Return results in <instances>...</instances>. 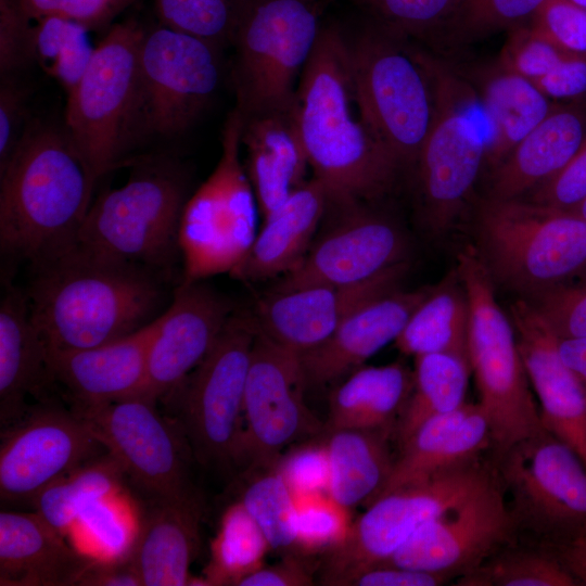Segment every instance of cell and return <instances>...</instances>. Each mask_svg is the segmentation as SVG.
<instances>
[{
  "label": "cell",
  "instance_id": "43",
  "mask_svg": "<svg viewBox=\"0 0 586 586\" xmlns=\"http://www.w3.org/2000/svg\"><path fill=\"white\" fill-rule=\"evenodd\" d=\"M253 0H153L160 24L199 37L220 49L231 47Z\"/></svg>",
  "mask_w": 586,
  "mask_h": 586
},
{
  "label": "cell",
  "instance_id": "56",
  "mask_svg": "<svg viewBox=\"0 0 586 586\" xmlns=\"http://www.w3.org/2000/svg\"><path fill=\"white\" fill-rule=\"evenodd\" d=\"M314 574L311 556L289 553L280 562L245 576L238 586H309L314 585Z\"/></svg>",
  "mask_w": 586,
  "mask_h": 586
},
{
  "label": "cell",
  "instance_id": "24",
  "mask_svg": "<svg viewBox=\"0 0 586 586\" xmlns=\"http://www.w3.org/2000/svg\"><path fill=\"white\" fill-rule=\"evenodd\" d=\"M155 320L135 333L99 346L47 351L52 381L64 388L74 409L141 396Z\"/></svg>",
  "mask_w": 586,
  "mask_h": 586
},
{
  "label": "cell",
  "instance_id": "39",
  "mask_svg": "<svg viewBox=\"0 0 586 586\" xmlns=\"http://www.w3.org/2000/svg\"><path fill=\"white\" fill-rule=\"evenodd\" d=\"M239 502L258 525L270 548L283 556L296 551L295 495L278 467L239 473Z\"/></svg>",
  "mask_w": 586,
  "mask_h": 586
},
{
  "label": "cell",
  "instance_id": "61",
  "mask_svg": "<svg viewBox=\"0 0 586 586\" xmlns=\"http://www.w3.org/2000/svg\"><path fill=\"white\" fill-rule=\"evenodd\" d=\"M572 211L577 213L586 221V199Z\"/></svg>",
  "mask_w": 586,
  "mask_h": 586
},
{
  "label": "cell",
  "instance_id": "29",
  "mask_svg": "<svg viewBox=\"0 0 586 586\" xmlns=\"http://www.w3.org/2000/svg\"><path fill=\"white\" fill-rule=\"evenodd\" d=\"M492 447L488 422L480 406L461 407L424 422L400 446L380 496L480 459Z\"/></svg>",
  "mask_w": 586,
  "mask_h": 586
},
{
  "label": "cell",
  "instance_id": "38",
  "mask_svg": "<svg viewBox=\"0 0 586 586\" xmlns=\"http://www.w3.org/2000/svg\"><path fill=\"white\" fill-rule=\"evenodd\" d=\"M124 471L109 453L54 481L34 499L36 512L58 531L67 530L84 508L114 491Z\"/></svg>",
  "mask_w": 586,
  "mask_h": 586
},
{
  "label": "cell",
  "instance_id": "20",
  "mask_svg": "<svg viewBox=\"0 0 586 586\" xmlns=\"http://www.w3.org/2000/svg\"><path fill=\"white\" fill-rule=\"evenodd\" d=\"M0 497L33 499L54 481L106 453L74 411L49 403L1 431Z\"/></svg>",
  "mask_w": 586,
  "mask_h": 586
},
{
  "label": "cell",
  "instance_id": "7",
  "mask_svg": "<svg viewBox=\"0 0 586 586\" xmlns=\"http://www.w3.org/2000/svg\"><path fill=\"white\" fill-rule=\"evenodd\" d=\"M344 33L357 95L374 136L399 170L415 168L435 113L424 64L408 38L371 18Z\"/></svg>",
  "mask_w": 586,
  "mask_h": 586
},
{
  "label": "cell",
  "instance_id": "28",
  "mask_svg": "<svg viewBox=\"0 0 586 586\" xmlns=\"http://www.w3.org/2000/svg\"><path fill=\"white\" fill-rule=\"evenodd\" d=\"M328 202L324 184L315 177L308 179L263 219L250 250L230 276L257 282L282 277L295 268L320 228Z\"/></svg>",
  "mask_w": 586,
  "mask_h": 586
},
{
  "label": "cell",
  "instance_id": "52",
  "mask_svg": "<svg viewBox=\"0 0 586 586\" xmlns=\"http://www.w3.org/2000/svg\"><path fill=\"white\" fill-rule=\"evenodd\" d=\"M30 89L22 74L0 75V166L8 161L29 122Z\"/></svg>",
  "mask_w": 586,
  "mask_h": 586
},
{
  "label": "cell",
  "instance_id": "9",
  "mask_svg": "<svg viewBox=\"0 0 586 586\" xmlns=\"http://www.w3.org/2000/svg\"><path fill=\"white\" fill-rule=\"evenodd\" d=\"M456 271L469 302V362L480 395L477 405L498 456L545 429L513 324L496 300L489 272L471 249L458 255Z\"/></svg>",
  "mask_w": 586,
  "mask_h": 586
},
{
  "label": "cell",
  "instance_id": "63",
  "mask_svg": "<svg viewBox=\"0 0 586 586\" xmlns=\"http://www.w3.org/2000/svg\"><path fill=\"white\" fill-rule=\"evenodd\" d=\"M330 0H320L321 5L323 7L326 3H328Z\"/></svg>",
  "mask_w": 586,
  "mask_h": 586
},
{
  "label": "cell",
  "instance_id": "19",
  "mask_svg": "<svg viewBox=\"0 0 586 586\" xmlns=\"http://www.w3.org/2000/svg\"><path fill=\"white\" fill-rule=\"evenodd\" d=\"M518 528L495 470L483 486L423 524L379 566H399L458 578L509 545Z\"/></svg>",
  "mask_w": 586,
  "mask_h": 586
},
{
  "label": "cell",
  "instance_id": "13",
  "mask_svg": "<svg viewBox=\"0 0 586 586\" xmlns=\"http://www.w3.org/2000/svg\"><path fill=\"white\" fill-rule=\"evenodd\" d=\"M494 472L477 459L378 497L352 523L344 542L326 553L320 584L348 586L360 573L381 565L418 528L461 504Z\"/></svg>",
  "mask_w": 586,
  "mask_h": 586
},
{
  "label": "cell",
  "instance_id": "17",
  "mask_svg": "<svg viewBox=\"0 0 586 586\" xmlns=\"http://www.w3.org/2000/svg\"><path fill=\"white\" fill-rule=\"evenodd\" d=\"M300 355L257 331L249 369L238 470L276 467L292 443L323 434L305 404Z\"/></svg>",
  "mask_w": 586,
  "mask_h": 586
},
{
  "label": "cell",
  "instance_id": "46",
  "mask_svg": "<svg viewBox=\"0 0 586 586\" xmlns=\"http://www.w3.org/2000/svg\"><path fill=\"white\" fill-rule=\"evenodd\" d=\"M548 0H462L445 36L468 41L528 25Z\"/></svg>",
  "mask_w": 586,
  "mask_h": 586
},
{
  "label": "cell",
  "instance_id": "5",
  "mask_svg": "<svg viewBox=\"0 0 586 586\" xmlns=\"http://www.w3.org/2000/svg\"><path fill=\"white\" fill-rule=\"evenodd\" d=\"M415 48L435 101L434 119L415 167L419 205L424 226L441 234L471 198L486 161L491 125L476 89L446 62Z\"/></svg>",
  "mask_w": 586,
  "mask_h": 586
},
{
  "label": "cell",
  "instance_id": "11",
  "mask_svg": "<svg viewBox=\"0 0 586 586\" xmlns=\"http://www.w3.org/2000/svg\"><path fill=\"white\" fill-rule=\"evenodd\" d=\"M320 0H253L237 30L231 80L241 116L296 102L323 22Z\"/></svg>",
  "mask_w": 586,
  "mask_h": 586
},
{
  "label": "cell",
  "instance_id": "1",
  "mask_svg": "<svg viewBox=\"0 0 586 586\" xmlns=\"http://www.w3.org/2000/svg\"><path fill=\"white\" fill-rule=\"evenodd\" d=\"M34 270L26 296L47 351L90 348L125 337L157 319L171 301L165 276L77 247Z\"/></svg>",
  "mask_w": 586,
  "mask_h": 586
},
{
  "label": "cell",
  "instance_id": "47",
  "mask_svg": "<svg viewBox=\"0 0 586 586\" xmlns=\"http://www.w3.org/2000/svg\"><path fill=\"white\" fill-rule=\"evenodd\" d=\"M568 54L528 24L509 31L498 64L534 82Z\"/></svg>",
  "mask_w": 586,
  "mask_h": 586
},
{
  "label": "cell",
  "instance_id": "62",
  "mask_svg": "<svg viewBox=\"0 0 586 586\" xmlns=\"http://www.w3.org/2000/svg\"><path fill=\"white\" fill-rule=\"evenodd\" d=\"M573 2L586 8V0H572Z\"/></svg>",
  "mask_w": 586,
  "mask_h": 586
},
{
  "label": "cell",
  "instance_id": "44",
  "mask_svg": "<svg viewBox=\"0 0 586 586\" xmlns=\"http://www.w3.org/2000/svg\"><path fill=\"white\" fill-rule=\"evenodd\" d=\"M334 1L330 0L329 2ZM370 18L406 38L445 34L462 0H349Z\"/></svg>",
  "mask_w": 586,
  "mask_h": 586
},
{
  "label": "cell",
  "instance_id": "25",
  "mask_svg": "<svg viewBox=\"0 0 586 586\" xmlns=\"http://www.w3.org/2000/svg\"><path fill=\"white\" fill-rule=\"evenodd\" d=\"M432 288L398 289L356 309L327 341L300 355L306 387H324L348 375L394 342Z\"/></svg>",
  "mask_w": 586,
  "mask_h": 586
},
{
  "label": "cell",
  "instance_id": "23",
  "mask_svg": "<svg viewBox=\"0 0 586 586\" xmlns=\"http://www.w3.org/2000/svg\"><path fill=\"white\" fill-rule=\"evenodd\" d=\"M510 315L530 383L539 400L543 426L586 467V391L563 362L558 335L538 309L519 298L512 303Z\"/></svg>",
  "mask_w": 586,
  "mask_h": 586
},
{
  "label": "cell",
  "instance_id": "45",
  "mask_svg": "<svg viewBox=\"0 0 586 586\" xmlns=\"http://www.w3.org/2000/svg\"><path fill=\"white\" fill-rule=\"evenodd\" d=\"M295 502L297 553L326 555L344 542L353 523L349 508L329 493L295 495Z\"/></svg>",
  "mask_w": 586,
  "mask_h": 586
},
{
  "label": "cell",
  "instance_id": "37",
  "mask_svg": "<svg viewBox=\"0 0 586 586\" xmlns=\"http://www.w3.org/2000/svg\"><path fill=\"white\" fill-rule=\"evenodd\" d=\"M469 359L449 353L415 357L413 386L396 423L399 447L428 420L450 412L466 402Z\"/></svg>",
  "mask_w": 586,
  "mask_h": 586
},
{
  "label": "cell",
  "instance_id": "57",
  "mask_svg": "<svg viewBox=\"0 0 586 586\" xmlns=\"http://www.w3.org/2000/svg\"><path fill=\"white\" fill-rule=\"evenodd\" d=\"M450 579L440 573L399 566H377L354 577L348 586H437Z\"/></svg>",
  "mask_w": 586,
  "mask_h": 586
},
{
  "label": "cell",
  "instance_id": "27",
  "mask_svg": "<svg viewBox=\"0 0 586 586\" xmlns=\"http://www.w3.org/2000/svg\"><path fill=\"white\" fill-rule=\"evenodd\" d=\"M203 501L200 494L150 501L127 559L142 586L196 585L190 565L200 547Z\"/></svg>",
  "mask_w": 586,
  "mask_h": 586
},
{
  "label": "cell",
  "instance_id": "51",
  "mask_svg": "<svg viewBox=\"0 0 586 586\" xmlns=\"http://www.w3.org/2000/svg\"><path fill=\"white\" fill-rule=\"evenodd\" d=\"M531 25L565 53L586 56V8L572 0H548Z\"/></svg>",
  "mask_w": 586,
  "mask_h": 586
},
{
  "label": "cell",
  "instance_id": "32",
  "mask_svg": "<svg viewBox=\"0 0 586 586\" xmlns=\"http://www.w3.org/2000/svg\"><path fill=\"white\" fill-rule=\"evenodd\" d=\"M586 140V114L557 105L493 170L489 198L519 199L557 174Z\"/></svg>",
  "mask_w": 586,
  "mask_h": 586
},
{
  "label": "cell",
  "instance_id": "30",
  "mask_svg": "<svg viewBox=\"0 0 586 586\" xmlns=\"http://www.w3.org/2000/svg\"><path fill=\"white\" fill-rule=\"evenodd\" d=\"M90 562L39 513L1 511L0 585L77 586Z\"/></svg>",
  "mask_w": 586,
  "mask_h": 586
},
{
  "label": "cell",
  "instance_id": "40",
  "mask_svg": "<svg viewBox=\"0 0 586 586\" xmlns=\"http://www.w3.org/2000/svg\"><path fill=\"white\" fill-rule=\"evenodd\" d=\"M211 549L205 585L238 586L245 576L264 566V558L271 548L258 525L237 501L225 511Z\"/></svg>",
  "mask_w": 586,
  "mask_h": 586
},
{
  "label": "cell",
  "instance_id": "49",
  "mask_svg": "<svg viewBox=\"0 0 586 586\" xmlns=\"http://www.w3.org/2000/svg\"><path fill=\"white\" fill-rule=\"evenodd\" d=\"M277 467L294 495L329 493L330 469L324 437L301 442L283 453Z\"/></svg>",
  "mask_w": 586,
  "mask_h": 586
},
{
  "label": "cell",
  "instance_id": "26",
  "mask_svg": "<svg viewBox=\"0 0 586 586\" xmlns=\"http://www.w3.org/2000/svg\"><path fill=\"white\" fill-rule=\"evenodd\" d=\"M241 118L243 164L264 219L308 180L309 162L297 123L296 102Z\"/></svg>",
  "mask_w": 586,
  "mask_h": 586
},
{
  "label": "cell",
  "instance_id": "53",
  "mask_svg": "<svg viewBox=\"0 0 586 586\" xmlns=\"http://www.w3.org/2000/svg\"><path fill=\"white\" fill-rule=\"evenodd\" d=\"M33 22L17 0H0V75L22 74L31 66Z\"/></svg>",
  "mask_w": 586,
  "mask_h": 586
},
{
  "label": "cell",
  "instance_id": "42",
  "mask_svg": "<svg viewBox=\"0 0 586 586\" xmlns=\"http://www.w3.org/2000/svg\"><path fill=\"white\" fill-rule=\"evenodd\" d=\"M508 546V545H507ZM505 546V547H507ZM502 547L473 570L459 576L463 586H575V577L559 556L535 549Z\"/></svg>",
  "mask_w": 586,
  "mask_h": 586
},
{
  "label": "cell",
  "instance_id": "36",
  "mask_svg": "<svg viewBox=\"0 0 586 586\" xmlns=\"http://www.w3.org/2000/svg\"><path fill=\"white\" fill-rule=\"evenodd\" d=\"M470 309L457 271H453L416 308L395 346L405 355L449 353L469 359Z\"/></svg>",
  "mask_w": 586,
  "mask_h": 586
},
{
  "label": "cell",
  "instance_id": "2",
  "mask_svg": "<svg viewBox=\"0 0 586 586\" xmlns=\"http://www.w3.org/2000/svg\"><path fill=\"white\" fill-rule=\"evenodd\" d=\"M296 117L313 177L330 198L372 202L392 189L399 168L367 120L337 24L323 22L297 86Z\"/></svg>",
  "mask_w": 586,
  "mask_h": 586
},
{
  "label": "cell",
  "instance_id": "50",
  "mask_svg": "<svg viewBox=\"0 0 586 586\" xmlns=\"http://www.w3.org/2000/svg\"><path fill=\"white\" fill-rule=\"evenodd\" d=\"M136 0H17L31 20L47 16L76 22L89 31L106 30L113 21Z\"/></svg>",
  "mask_w": 586,
  "mask_h": 586
},
{
  "label": "cell",
  "instance_id": "35",
  "mask_svg": "<svg viewBox=\"0 0 586 586\" xmlns=\"http://www.w3.org/2000/svg\"><path fill=\"white\" fill-rule=\"evenodd\" d=\"M381 430L342 429L324 433L329 494L346 508L369 506L382 492L395 459Z\"/></svg>",
  "mask_w": 586,
  "mask_h": 586
},
{
  "label": "cell",
  "instance_id": "48",
  "mask_svg": "<svg viewBox=\"0 0 586 586\" xmlns=\"http://www.w3.org/2000/svg\"><path fill=\"white\" fill-rule=\"evenodd\" d=\"M528 301L558 337H586V278L558 284Z\"/></svg>",
  "mask_w": 586,
  "mask_h": 586
},
{
  "label": "cell",
  "instance_id": "58",
  "mask_svg": "<svg viewBox=\"0 0 586 586\" xmlns=\"http://www.w3.org/2000/svg\"><path fill=\"white\" fill-rule=\"evenodd\" d=\"M78 586H142L127 558L115 562H90Z\"/></svg>",
  "mask_w": 586,
  "mask_h": 586
},
{
  "label": "cell",
  "instance_id": "33",
  "mask_svg": "<svg viewBox=\"0 0 586 586\" xmlns=\"http://www.w3.org/2000/svg\"><path fill=\"white\" fill-rule=\"evenodd\" d=\"M412 386L413 372L400 361L357 368L331 392L323 434L342 429L394 433Z\"/></svg>",
  "mask_w": 586,
  "mask_h": 586
},
{
  "label": "cell",
  "instance_id": "8",
  "mask_svg": "<svg viewBox=\"0 0 586 586\" xmlns=\"http://www.w3.org/2000/svg\"><path fill=\"white\" fill-rule=\"evenodd\" d=\"M143 27L112 24L76 87L66 94L65 129L98 181L130 165L140 137L139 48Z\"/></svg>",
  "mask_w": 586,
  "mask_h": 586
},
{
  "label": "cell",
  "instance_id": "59",
  "mask_svg": "<svg viewBox=\"0 0 586 586\" xmlns=\"http://www.w3.org/2000/svg\"><path fill=\"white\" fill-rule=\"evenodd\" d=\"M557 547V555L578 585H586V527Z\"/></svg>",
  "mask_w": 586,
  "mask_h": 586
},
{
  "label": "cell",
  "instance_id": "15",
  "mask_svg": "<svg viewBox=\"0 0 586 586\" xmlns=\"http://www.w3.org/2000/svg\"><path fill=\"white\" fill-rule=\"evenodd\" d=\"M143 397L73 409L117 460L149 501L182 500L199 493L190 475L194 459L176 421Z\"/></svg>",
  "mask_w": 586,
  "mask_h": 586
},
{
  "label": "cell",
  "instance_id": "3",
  "mask_svg": "<svg viewBox=\"0 0 586 586\" xmlns=\"http://www.w3.org/2000/svg\"><path fill=\"white\" fill-rule=\"evenodd\" d=\"M97 181L65 126L31 118L0 166V247L33 267L72 250Z\"/></svg>",
  "mask_w": 586,
  "mask_h": 586
},
{
  "label": "cell",
  "instance_id": "10",
  "mask_svg": "<svg viewBox=\"0 0 586 586\" xmlns=\"http://www.w3.org/2000/svg\"><path fill=\"white\" fill-rule=\"evenodd\" d=\"M257 327L251 310L234 309L211 351L163 400L177 412L194 460L235 471L243 429L244 394Z\"/></svg>",
  "mask_w": 586,
  "mask_h": 586
},
{
  "label": "cell",
  "instance_id": "18",
  "mask_svg": "<svg viewBox=\"0 0 586 586\" xmlns=\"http://www.w3.org/2000/svg\"><path fill=\"white\" fill-rule=\"evenodd\" d=\"M367 201L331 199L320 228L303 259L280 277L271 291L314 284L349 285L408 262L403 230Z\"/></svg>",
  "mask_w": 586,
  "mask_h": 586
},
{
  "label": "cell",
  "instance_id": "60",
  "mask_svg": "<svg viewBox=\"0 0 586 586\" xmlns=\"http://www.w3.org/2000/svg\"><path fill=\"white\" fill-rule=\"evenodd\" d=\"M558 349L563 362L586 391V337H558Z\"/></svg>",
  "mask_w": 586,
  "mask_h": 586
},
{
  "label": "cell",
  "instance_id": "41",
  "mask_svg": "<svg viewBox=\"0 0 586 586\" xmlns=\"http://www.w3.org/2000/svg\"><path fill=\"white\" fill-rule=\"evenodd\" d=\"M82 25L58 16L33 22L30 62L71 92L87 69L95 47Z\"/></svg>",
  "mask_w": 586,
  "mask_h": 586
},
{
  "label": "cell",
  "instance_id": "14",
  "mask_svg": "<svg viewBox=\"0 0 586 586\" xmlns=\"http://www.w3.org/2000/svg\"><path fill=\"white\" fill-rule=\"evenodd\" d=\"M221 49L162 24L143 29L139 48L140 137L186 132L212 101Z\"/></svg>",
  "mask_w": 586,
  "mask_h": 586
},
{
  "label": "cell",
  "instance_id": "12",
  "mask_svg": "<svg viewBox=\"0 0 586 586\" xmlns=\"http://www.w3.org/2000/svg\"><path fill=\"white\" fill-rule=\"evenodd\" d=\"M241 125V115L233 109L224 124L218 163L184 206L180 227L182 282L230 273L257 234L258 206L240 157Z\"/></svg>",
  "mask_w": 586,
  "mask_h": 586
},
{
  "label": "cell",
  "instance_id": "55",
  "mask_svg": "<svg viewBox=\"0 0 586 586\" xmlns=\"http://www.w3.org/2000/svg\"><path fill=\"white\" fill-rule=\"evenodd\" d=\"M534 84L551 101L582 98L586 94V56L568 54Z\"/></svg>",
  "mask_w": 586,
  "mask_h": 586
},
{
  "label": "cell",
  "instance_id": "16",
  "mask_svg": "<svg viewBox=\"0 0 586 586\" xmlns=\"http://www.w3.org/2000/svg\"><path fill=\"white\" fill-rule=\"evenodd\" d=\"M519 527L558 544L586 527V467L546 430L496 456Z\"/></svg>",
  "mask_w": 586,
  "mask_h": 586
},
{
  "label": "cell",
  "instance_id": "4",
  "mask_svg": "<svg viewBox=\"0 0 586 586\" xmlns=\"http://www.w3.org/2000/svg\"><path fill=\"white\" fill-rule=\"evenodd\" d=\"M125 184L92 201L74 247L170 278L179 259L180 227L189 195L181 162L157 154L135 158Z\"/></svg>",
  "mask_w": 586,
  "mask_h": 586
},
{
  "label": "cell",
  "instance_id": "22",
  "mask_svg": "<svg viewBox=\"0 0 586 586\" xmlns=\"http://www.w3.org/2000/svg\"><path fill=\"white\" fill-rule=\"evenodd\" d=\"M201 281L182 282L155 320L140 397L157 403L171 394L211 351L234 308Z\"/></svg>",
  "mask_w": 586,
  "mask_h": 586
},
{
  "label": "cell",
  "instance_id": "21",
  "mask_svg": "<svg viewBox=\"0 0 586 586\" xmlns=\"http://www.w3.org/2000/svg\"><path fill=\"white\" fill-rule=\"evenodd\" d=\"M409 263L398 264L357 284H314L271 291L253 310L257 331L297 355L327 341L339 326L366 303L400 289Z\"/></svg>",
  "mask_w": 586,
  "mask_h": 586
},
{
  "label": "cell",
  "instance_id": "31",
  "mask_svg": "<svg viewBox=\"0 0 586 586\" xmlns=\"http://www.w3.org/2000/svg\"><path fill=\"white\" fill-rule=\"evenodd\" d=\"M53 383L46 345L34 326L26 293L10 282L0 304V425L18 422L31 407L27 396H41Z\"/></svg>",
  "mask_w": 586,
  "mask_h": 586
},
{
  "label": "cell",
  "instance_id": "54",
  "mask_svg": "<svg viewBox=\"0 0 586 586\" xmlns=\"http://www.w3.org/2000/svg\"><path fill=\"white\" fill-rule=\"evenodd\" d=\"M586 199V140L552 177L531 191L530 201L572 211Z\"/></svg>",
  "mask_w": 586,
  "mask_h": 586
},
{
  "label": "cell",
  "instance_id": "34",
  "mask_svg": "<svg viewBox=\"0 0 586 586\" xmlns=\"http://www.w3.org/2000/svg\"><path fill=\"white\" fill-rule=\"evenodd\" d=\"M476 91L491 125L485 164L492 170L557 106L533 81L499 64L482 74Z\"/></svg>",
  "mask_w": 586,
  "mask_h": 586
},
{
  "label": "cell",
  "instance_id": "6",
  "mask_svg": "<svg viewBox=\"0 0 586 586\" xmlns=\"http://www.w3.org/2000/svg\"><path fill=\"white\" fill-rule=\"evenodd\" d=\"M475 226L492 279L530 298L586 272V221L574 211L487 196Z\"/></svg>",
  "mask_w": 586,
  "mask_h": 586
}]
</instances>
